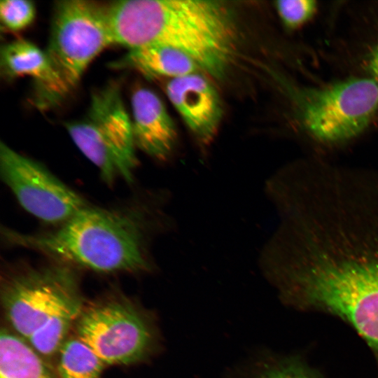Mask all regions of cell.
Masks as SVG:
<instances>
[{
    "label": "cell",
    "mask_w": 378,
    "mask_h": 378,
    "mask_svg": "<svg viewBox=\"0 0 378 378\" xmlns=\"http://www.w3.org/2000/svg\"><path fill=\"white\" fill-rule=\"evenodd\" d=\"M64 125L75 145L106 183L112 184L118 176L132 181L138 164L136 146L118 81L95 90L84 115Z\"/></svg>",
    "instance_id": "obj_5"
},
{
    "label": "cell",
    "mask_w": 378,
    "mask_h": 378,
    "mask_svg": "<svg viewBox=\"0 0 378 378\" xmlns=\"http://www.w3.org/2000/svg\"><path fill=\"white\" fill-rule=\"evenodd\" d=\"M113 44L108 4L86 0L55 3L45 52L65 98L90 63Z\"/></svg>",
    "instance_id": "obj_6"
},
{
    "label": "cell",
    "mask_w": 378,
    "mask_h": 378,
    "mask_svg": "<svg viewBox=\"0 0 378 378\" xmlns=\"http://www.w3.org/2000/svg\"><path fill=\"white\" fill-rule=\"evenodd\" d=\"M131 108L136 148L159 162H168L176 150L178 134L160 98L148 88H139L132 94Z\"/></svg>",
    "instance_id": "obj_11"
},
{
    "label": "cell",
    "mask_w": 378,
    "mask_h": 378,
    "mask_svg": "<svg viewBox=\"0 0 378 378\" xmlns=\"http://www.w3.org/2000/svg\"><path fill=\"white\" fill-rule=\"evenodd\" d=\"M34 4L27 0H4L0 2L1 24L10 31H19L29 26L34 19Z\"/></svg>",
    "instance_id": "obj_17"
},
{
    "label": "cell",
    "mask_w": 378,
    "mask_h": 378,
    "mask_svg": "<svg viewBox=\"0 0 378 378\" xmlns=\"http://www.w3.org/2000/svg\"><path fill=\"white\" fill-rule=\"evenodd\" d=\"M113 41L134 49L153 44L176 48L217 80L228 73L239 45L232 11L203 0H122L108 4Z\"/></svg>",
    "instance_id": "obj_3"
},
{
    "label": "cell",
    "mask_w": 378,
    "mask_h": 378,
    "mask_svg": "<svg viewBox=\"0 0 378 378\" xmlns=\"http://www.w3.org/2000/svg\"><path fill=\"white\" fill-rule=\"evenodd\" d=\"M59 351V378H101L104 363L78 337L65 341Z\"/></svg>",
    "instance_id": "obj_15"
},
{
    "label": "cell",
    "mask_w": 378,
    "mask_h": 378,
    "mask_svg": "<svg viewBox=\"0 0 378 378\" xmlns=\"http://www.w3.org/2000/svg\"><path fill=\"white\" fill-rule=\"evenodd\" d=\"M166 92L201 148L208 147L217 134L223 113L216 88L197 72L170 79Z\"/></svg>",
    "instance_id": "obj_10"
},
{
    "label": "cell",
    "mask_w": 378,
    "mask_h": 378,
    "mask_svg": "<svg viewBox=\"0 0 378 378\" xmlns=\"http://www.w3.org/2000/svg\"><path fill=\"white\" fill-rule=\"evenodd\" d=\"M276 12L284 25L295 29L307 22L316 10L312 0H284L274 3Z\"/></svg>",
    "instance_id": "obj_19"
},
{
    "label": "cell",
    "mask_w": 378,
    "mask_h": 378,
    "mask_svg": "<svg viewBox=\"0 0 378 378\" xmlns=\"http://www.w3.org/2000/svg\"><path fill=\"white\" fill-rule=\"evenodd\" d=\"M0 174L20 206L34 217L62 224L88 206L43 164L0 143Z\"/></svg>",
    "instance_id": "obj_9"
},
{
    "label": "cell",
    "mask_w": 378,
    "mask_h": 378,
    "mask_svg": "<svg viewBox=\"0 0 378 378\" xmlns=\"http://www.w3.org/2000/svg\"><path fill=\"white\" fill-rule=\"evenodd\" d=\"M1 297L8 322L26 340L64 307L83 302L77 276L62 263L6 275Z\"/></svg>",
    "instance_id": "obj_8"
},
{
    "label": "cell",
    "mask_w": 378,
    "mask_h": 378,
    "mask_svg": "<svg viewBox=\"0 0 378 378\" xmlns=\"http://www.w3.org/2000/svg\"><path fill=\"white\" fill-rule=\"evenodd\" d=\"M76 332L105 365L140 362L150 355L157 339L150 316L118 295L84 305L76 320Z\"/></svg>",
    "instance_id": "obj_7"
},
{
    "label": "cell",
    "mask_w": 378,
    "mask_h": 378,
    "mask_svg": "<svg viewBox=\"0 0 378 378\" xmlns=\"http://www.w3.org/2000/svg\"><path fill=\"white\" fill-rule=\"evenodd\" d=\"M162 190L135 214L86 206L56 230L25 234L5 229V239L41 252L61 263L95 272H148L155 269L150 243L155 234L176 229Z\"/></svg>",
    "instance_id": "obj_2"
},
{
    "label": "cell",
    "mask_w": 378,
    "mask_h": 378,
    "mask_svg": "<svg viewBox=\"0 0 378 378\" xmlns=\"http://www.w3.org/2000/svg\"><path fill=\"white\" fill-rule=\"evenodd\" d=\"M276 288L286 304L351 326L378 365V213L346 215L314 232L288 260Z\"/></svg>",
    "instance_id": "obj_1"
},
{
    "label": "cell",
    "mask_w": 378,
    "mask_h": 378,
    "mask_svg": "<svg viewBox=\"0 0 378 378\" xmlns=\"http://www.w3.org/2000/svg\"><path fill=\"white\" fill-rule=\"evenodd\" d=\"M257 378H325L302 358L289 357L270 363Z\"/></svg>",
    "instance_id": "obj_18"
},
{
    "label": "cell",
    "mask_w": 378,
    "mask_h": 378,
    "mask_svg": "<svg viewBox=\"0 0 378 378\" xmlns=\"http://www.w3.org/2000/svg\"><path fill=\"white\" fill-rule=\"evenodd\" d=\"M113 68L135 70L147 77H182L200 69L186 53L171 46L153 44L130 49Z\"/></svg>",
    "instance_id": "obj_13"
},
{
    "label": "cell",
    "mask_w": 378,
    "mask_h": 378,
    "mask_svg": "<svg viewBox=\"0 0 378 378\" xmlns=\"http://www.w3.org/2000/svg\"><path fill=\"white\" fill-rule=\"evenodd\" d=\"M0 71L5 79L29 76L35 86L34 103L46 109L64 99L59 80L45 50L25 39H17L1 46Z\"/></svg>",
    "instance_id": "obj_12"
},
{
    "label": "cell",
    "mask_w": 378,
    "mask_h": 378,
    "mask_svg": "<svg viewBox=\"0 0 378 378\" xmlns=\"http://www.w3.org/2000/svg\"><path fill=\"white\" fill-rule=\"evenodd\" d=\"M84 307L83 302L70 304L50 318L27 340L30 346L44 356L53 354L64 342L68 330Z\"/></svg>",
    "instance_id": "obj_16"
},
{
    "label": "cell",
    "mask_w": 378,
    "mask_h": 378,
    "mask_svg": "<svg viewBox=\"0 0 378 378\" xmlns=\"http://www.w3.org/2000/svg\"><path fill=\"white\" fill-rule=\"evenodd\" d=\"M367 68L372 78L378 80V36L368 55Z\"/></svg>",
    "instance_id": "obj_20"
},
{
    "label": "cell",
    "mask_w": 378,
    "mask_h": 378,
    "mask_svg": "<svg viewBox=\"0 0 378 378\" xmlns=\"http://www.w3.org/2000/svg\"><path fill=\"white\" fill-rule=\"evenodd\" d=\"M0 378H55L37 352L20 337L3 330Z\"/></svg>",
    "instance_id": "obj_14"
},
{
    "label": "cell",
    "mask_w": 378,
    "mask_h": 378,
    "mask_svg": "<svg viewBox=\"0 0 378 378\" xmlns=\"http://www.w3.org/2000/svg\"><path fill=\"white\" fill-rule=\"evenodd\" d=\"M302 130L325 146H337L362 134L378 115V80L351 78L320 87L290 89Z\"/></svg>",
    "instance_id": "obj_4"
}]
</instances>
